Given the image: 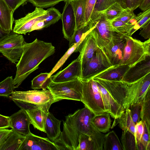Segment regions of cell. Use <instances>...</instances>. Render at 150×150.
<instances>
[{"instance_id":"cell-1","label":"cell","mask_w":150,"mask_h":150,"mask_svg":"<svg viewBox=\"0 0 150 150\" xmlns=\"http://www.w3.org/2000/svg\"><path fill=\"white\" fill-rule=\"evenodd\" d=\"M95 114L86 107L65 117L63 130L54 142L59 150H76L80 136L86 134L94 141L97 150H103L105 135L97 130L91 122Z\"/></svg>"},{"instance_id":"cell-2","label":"cell","mask_w":150,"mask_h":150,"mask_svg":"<svg viewBox=\"0 0 150 150\" xmlns=\"http://www.w3.org/2000/svg\"><path fill=\"white\" fill-rule=\"evenodd\" d=\"M92 79L104 87L125 110L132 104L141 102L150 89V73L132 83Z\"/></svg>"},{"instance_id":"cell-3","label":"cell","mask_w":150,"mask_h":150,"mask_svg":"<svg viewBox=\"0 0 150 150\" xmlns=\"http://www.w3.org/2000/svg\"><path fill=\"white\" fill-rule=\"evenodd\" d=\"M55 51V47L51 43L37 38L31 42H26L16 65V72L13 79L15 88H18L31 73L38 68L41 63Z\"/></svg>"},{"instance_id":"cell-4","label":"cell","mask_w":150,"mask_h":150,"mask_svg":"<svg viewBox=\"0 0 150 150\" xmlns=\"http://www.w3.org/2000/svg\"><path fill=\"white\" fill-rule=\"evenodd\" d=\"M126 43L122 60L119 65L129 68L150 57V39L144 42L125 36Z\"/></svg>"},{"instance_id":"cell-5","label":"cell","mask_w":150,"mask_h":150,"mask_svg":"<svg viewBox=\"0 0 150 150\" xmlns=\"http://www.w3.org/2000/svg\"><path fill=\"white\" fill-rule=\"evenodd\" d=\"M9 98L12 100L21 101L36 106L46 113L49 112L51 105L56 102L53 95L47 89L14 91Z\"/></svg>"},{"instance_id":"cell-6","label":"cell","mask_w":150,"mask_h":150,"mask_svg":"<svg viewBox=\"0 0 150 150\" xmlns=\"http://www.w3.org/2000/svg\"><path fill=\"white\" fill-rule=\"evenodd\" d=\"M47 89L53 95L56 102L63 99L81 101L82 85L79 78L60 83H54L52 81Z\"/></svg>"},{"instance_id":"cell-7","label":"cell","mask_w":150,"mask_h":150,"mask_svg":"<svg viewBox=\"0 0 150 150\" xmlns=\"http://www.w3.org/2000/svg\"><path fill=\"white\" fill-rule=\"evenodd\" d=\"M81 81L82 85L81 102L85 106L95 115L106 112L96 82L92 79Z\"/></svg>"},{"instance_id":"cell-8","label":"cell","mask_w":150,"mask_h":150,"mask_svg":"<svg viewBox=\"0 0 150 150\" xmlns=\"http://www.w3.org/2000/svg\"><path fill=\"white\" fill-rule=\"evenodd\" d=\"M26 42L23 36L11 32L0 40V52L12 63L18 62Z\"/></svg>"},{"instance_id":"cell-9","label":"cell","mask_w":150,"mask_h":150,"mask_svg":"<svg viewBox=\"0 0 150 150\" xmlns=\"http://www.w3.org/2000/svg\"><path fill=\"white\" fill-rule=\"evenodd\" d=\"M112 66L101 49L97 47L93 57L82 69L80 79L83 81L91 79Z\"/></svg>"},{"instance_id":"cell-10","label":"cell","mask_w":150,"mask_h":150,"mask_svg":"<svg viewBox=\"0 0 150 150\" xmlns=\"http://www.w3.org/2000/svg\"><path fill=\"white\" fill-rule=\"evenodd\" d=\"M95 20L96 25L91 31L97 47L101 49L109 42L115 32L113 31L110 21L103 15L98 14L91 20Z\"/></svg>"},{"instance_id":"cell-11","label":"cell","mask_w":150,"mask_h":150,"mask_svg":"<svg viewBox=\"0 0 150 150\" xmlns=\"http://www.w3.org/2000/svg\"><path fill=\"white\" fill-rule=\"evenodd\" d=\"M126 41L125 35L115 32L108 44L101 49L112 66L121 62Z\"/></svg>"},{"instance_id":"cell-12","label":"cell","mask_w":150,"mask_h":150,"mask_svg":"<svg viewBox=\"0 0 150 150\" xmlns=\"http://www.w3.org/2000/svg\"><path fill=\"white\" fill-rule=\"evenodd\" d=\"M47 13V10L36 7L33 12L28 13L23 17L14 20L15 24L13 31L24 35L31 32L33 26L38 21L44 20Z\"/></svg>"},{"instance_id":"cell-13","label":"cell","mask_w":150,"mask_h":150,"mask_svg":"<svg viewBox=\"0 0 150 150\" xmlns=\"http://www.w3.org/2000/svg\"><path fill=\"white\" fill-rule=\"evenodd\" d=\"M21 109L24 110L35 128L45 132L44 123L47 114L38 106L23 102L13 100Z\"/></svg>"},{"instance_id":"cell-14","label":"cell","mask_w":150,"mask_h":150,"mask_svg":"<svg viewBox=\"0 0 150 150\" xmlns=\"http://www.w3.org/2000/svg\"><path fill=\"white\" fill-rule=\"evenodd\" d=\"M19 150H59L47 138L36 135L31 132L25 136Z\"/></svg>"},{"instance_id":"cell-15","label":"cell","mask_w":150,"mask_h":150,"mask_svg":"<svg viewBox=\"0 0 150 150\" xmlns=\"http://www.w3.org/2000/svg\"><path fill=\"white\" fill-rule=\"evenodd\" d=\"M65 2L61 19L62 22L64 38L70 42L76 30V21L70 1L69 0Z\"/></svg>"},{"instance_id":"cell-16","label":"cell","mask_w":150,"mask_h":150,"mask_svg":"<svg viewBox=\"0 0 150 150\" xmlns=\"http://www.w3.org/2000/svg\"><path fill=\"white\" fill-rule=\"evenodd\" d=\"M91 30L84 38L74 52H79L78 57L81 62V70L93 57L98 47Z\"/></svg>"},{"instance_id":"cell-17","label":"cell","mask_w":150,"mask_h":150,"mask_svg":"<svg viewBox=\"0 0 150 150\" xmlns=\"http://www.w3.org/2000/svg\"><path fill=\"white\" fill-rule=\"evenodd\" d=\"M81 72V62L78 57L65 69L51 77L52 81L54 83L63 82L80 79Z\"/></svg>"},{"instance_id":"cell-18","label":"cell","mask_w":150,"mask_h":150,"mask_svg":"<svg viewBox=\"0 0 150 150\" xmlns=\"http://www.w3.org/2000/svg\"><path fill=\"white\" fill-rule=\"evenodd\" d=\"M10 127L16 132L26 136L31 132L30 126L31 123L25 111L21 109L9 117Z\"/></svg>"},{"instance_id":"cell-19","label":"cell","mask_w":150,"mask_h":150,"mask_svg":"<svg viewBox=\"0 0 150 150\" xmlns=\"http://www.w3.org/2000/svg\"><path fill=\"white\" fill-rule=\"evenodd\" d=\"M150 73V57L129 68L122 80L128 83L135 82Z\"/></svg>"},{"instance_id":"cell-20","label":"cell","mask_w":150,"mask_h":150,"mask_svg":"<svg viewBox=\"0 0 150 150\" xmlns=\"http://www.w3.org/2000/svg\"><path fill=\"white\" fill-rule=\"evenodd\" d=\"M129 68L127 65L112 66L96 74L91 79L98 78L112 81H121Z\"/></svg>"},{"instance_id":"cell-21","label":"cell","mask_w":150,"mask_h":150,"mask_svg":"<svg viewBox=\"0 0 150 150\" xmlns=\"http://www.w3.org/2000/svg\"><path fill=\"white\" fill-rule=\"evenodd\" d=\"M61 121L57 119L49 112L45 118L44 129L47 138L54 142L60 136L61 131L60 125Z\"/></svg>"},{"instance_id":"cell-22","label":"cell","mask_w":150,"mask_h":150,"mask_svg":"<svg viewBox=\"0 0 150 150\" xmlns=\"http://www.w3.org/2000/svg\"><path fill=\"white\" fill-rule=\"evenodd\" d=\"M14 11L3 0H0V26L8 34L12 30Z\"/></svg>"},{"instance_id":"cell-23","label":"cell","mask_w":150,"mask_h":150,"mask_svg":"<svg viewBox=\"0 0 150 150\" xmlns=\"http://www.w3.org/2000/svg\"><path fill=\"white\" fill-rule=\"evenodd\" d=\"M109 113L105 112L95 115L92 118L91 122L94 128L101 133H105L110 130L111 120Z\"/></svg>"},{"instance_id":"cell-24","label":"cell","mask_w":150,"mask_h":150,"mask_svg":"<svg viewBox=\"0 0 150 150\" xmlns=\"http://www.w3.org/2000/svg\"><path fill=\"white\" fill-rule=\"evenodd\" d=\"M25 137L12 130L0 146V150H19Z\"/></svg>"},{"instance_id":"cell-25","label":"cell","mask_w":150,"mask_h":150,"mask_svg":"<svg viewBox=\"0 0 150 150\" xmlns=\"http://www.w3.org/2000/svg\"><path fill=\"white\" fill-rule=\"evenodd\" d=\"M69 0L72 4L75 17L76 30L84 25L86 0Z\"/></svg>"},{"instance_id":"cell-26","label":"cell","mask_w":150,"mask_h":150,"mask_svg":"<svg viewBox=\"0 0 150 150\" xmlns=\"http://www.w3.org/2000/svg\"><path fill=\"white\" fill-rule=\"evenodd\" d=\"M150 89L142 100L141 112V119L144 123L150 134Z\"/></svg>"},{"instance_id":"cell-27","label":"cell","mask_w":150,"mask_h":150,"mask_svg":"<svg viewBox=\"0 0 150 150\" xmlns=\"http://www.w3.org/2000/svg\"><path fill=\"white\" fill-rule=\"evenodd\" d=\"M115 120L123 131L128 130L134 134L135 124L132 119L129 109H126L120 117Z\"/></svg>"},{"instance_id":"cell-28","label":"cell","mask_w":150,"mask_h":150,"mask_svg":"<svg viewBox=\"0 0 150 150\" xmlns=\"http://www.w3.org/2000/svg\"><path fill=\"white\" fill-rule=\"evenodd\" d=\"M103 149L104 150H123L118 136L113 131L105 135Z\"/></svg>"},{"instance_id":"cell-29","label":"cell","mask_w":150,"mask_h":150,"mask_svg":"<svg viewBox=\"0 0 150 150\" xmlns=\"http://www.w3.org/2000/svg\"><path fill=\"white\" fill-rule=\"evenodd\" d=\"M115 3L119 4L124 8H127L125 0H96L91 18Z\"/></svg>"},{"instance_id":"cell-30","label":"cell","mask_w":150,"mask_h":150,"mask_svg":"<svg viewBox=\"0 0 150 150\" xmlns=\"http://www.w3.org/2000/svg\"><path fill=\"white\" fill-rule=\"evenodd\" d=\"M49 75V73H42L34 77L31 81V88L34 90L47 89L52 81Z\"/></svg>"},{"instance_id":"cell-31","label":"cell","mask_w":150,"mask_h":150,"mask_svg":"<svg viewBox=\"0 0 150 150\" xmlns=\"http://www.w3.org/2000/svg\"><path fill=\"white\" fill-rule=\"evenodd\" d=\"M121 140L123 150H137L134 135L129 131L122 132Z\"/></svg>"},{"instance_id":"cell-32","label":"cell","mask_w":150,"mask_h":150,"mask_svg":"<svg viewBox=\"0 0 150 150\" xmlns=\"http://www.w3.org/2000/svg\"><path fill=\"white\" fill-rule=\"evenodd\" d=\"M113 31L119 34L129 36V34L133 28L132 24L125 23L119 20L111 21Z\"/></svg>"},{"instance_id":"cell-33","label":"cell","mask_w":150,"mask_h":150,"mask_svg":"<svg viewBox=\"0 0 150 150\" xmlns=\"http://www.w3.org/2000/svg\"><path fill=\"white\" fill-rule=\"evenodd\" d=\"M124 9V8L119 4L115 3L97 15L101 14L103 15L107 19L111 21L118 17Z\"/></svg>"},{"instance_id":"cell-34","label":"cell","mask_w":150,"mask_h":150,"mask_svg":"<svg viewBox=\"0 0 150 150\" xmlns=\"http://www.w3.org/2000/svg\"><path fill=\"white\" fill-rule=\"evenodd\" d=\"M15 88L13 76L8 77L0 82V96L9 97L12 94Z\"/></svg>"},{"instance_id":"cell-35","label":"cell","mask_w":150,"mask_h":150,"mask_svg":"<svg viewBox=\"0 0 150 150\" xmlns=\"http://www.w3.org/2000/svg\"><path fill=\"white\" fill-rule=\"evenodd\" d=\"M83 40V39L77 43L74 44L69 47L64 54L58 61L49 73V77L64 64L70 55L75 52L77 48Z\"/></svg>"},{"instance_id":"cell-36","label":"cell","mask_w":150,"mask_h":150,"mask_svg":"<svg viewBox=\"0 0 150 150\" xmlns=\"http://www.w3.org/2000/svg\"><path fill=\"white\" fill-rule=\"evenodd\" d=\"M47 11V14L44 20L45 28L49 27L58 22L61 19L62 16V14L59 10L54 7L50 8Z\"/></svg>"},{"instance_id":"cell-37","label":"cell","mask_w":150,"mask_h":150,"mask_svg":"<svg viewBox=\"0 0 150 150\" xmlns=\"http://www.w3.org/2000/svg\"><path fill=\"white\" fill-rule=\"evenodd\" d=\"M76 150H97V149L95 142L90 137L81 134L79 136Z\"/></svg>"},{"instance_id":"cell-38","label":"cell","mask_w":150,"mask_h":150,"mask_svg":"<svg viewBox=\"0 0 150 150\" xmlns=\"http://www.w3.org/2000/svg\"><path fill=\"white\" fill-rule=\"evenodd\" d=\"M142 102H138L131 105L129 108L132 119L135 125L141 120Z\"/></svg>"},{"instance_id":"cell-39","label":"cell","mask_w":150,"mask_h":150,"mask_svg":"<svg viewBox=\"0 0 150 150\" xmlns=\"http://www.w3.org/2000/svg\"><path fill=\"white\" fill-rule=\"evenodd\" d=\"M69 0H28L34 6L42 8H44L53 6L62 1H64Z\"/></svg>"},{"instance_id":"cell-40","label":"cell","mask_w":150,"mask_h":150,"mask_svg":"<svg viewBox=\"0 0 150 150\" xmlns=\"http://www.w3.org/2000/svg\"><path fill=\"white\" fill-rule=\"evenodd\" d=\"M131 8L127 7L124 8L120 15L115 20H119L125 23H128L136 16Z\"/></svg>"},{"instance_id":"cell-41","label":"cell","mask_w":150,"mask_h":150,"mask_svg":"<svg viewBox=\"0 0 150 150\" xmlns=\"http://www.w3.org/2000/svg\"><path fill=\"white\" fill-rule=\"evenodd\" d=\"M96 0H86L85 8L84 18V25L90 21Z\"/></svg>"},{"instance_id":"cell-42","label":"cell","mask_w":150,"mask_h":150,"mask_svg":"<svg viewBox=\"0 0 150 150\" xmlns=\"http://www.w3.org/2000/svg\"><path fill=\"white\" fill-rule=\"evenodd\" d=\"M144 129V124L142 120L135 125L134 136L137 144L140 143Z\"/></svg>"},{"instance_id":"cell-43","label":"cell","mask_w":150,"mask_h":150,"mask_svg":"<svg viewBox=\"0 0 150 150\" xmlns=\"http://www.w3.org/2000/svg\"><path fill=\"white\" fill-rule=\"evenodd\" d=\"M150 20V12L143 16L134 26L130 32L129 36H131L136 31L141 28L142 26Z\"/></svg>"},{"instance_id":"cell-44","label":"cell","mask_w":150,"mask_h":150,"mask_svg":"<svg viewBox=\"0 0 150 150\" xmlns=\"http://www.w3.org/2000/svg\"><path fill=\"white\" fill-rule=\"evenodd\" d=\"M150 134L148 133L147 128L144 124V131L141 137L140 142L144 146L146 150H150Z\"/></svg>"},{"instance_id":"cell-45","label":"cell","mask_w":150,"mask_h":150,"mask_svg":"<svg viewBox=\"0 0 150 150\" xmlns=\"http://www.w3.org/2000/svg\"><path fill=\"white\" fill-rule=\"evenodd\" d=\"M14 12L21 6H23L28 0H3Z\"/></svg>"},{"instance_id":"cell-46","label":"cell","mask_w":150,"mask_h":150,"mask_svg":"<svg viewBox=\"0 0 150 150\" xmlns=\"http://www.w3.org/2000/svg\"><path fill=\"white\" fill-rule=\"evenodd\" d=\"M141 28L142 29L140 31L139 35L145 39H150V20Z\"/></svg>"},{"instance_id":"cell-47","label":"cell","mask_w":150,"mask_h":150,"mask_svg":"<svg viewBox=\"0 0 150 150\" xmlns=\"http://www.w3.org/2000/svg\"><path fill=\"white\" fill-rule=\"evenodd\" d=\"M127 7L132 9L133 11L139 7L144 0H125Z\"/></svg>"},{"instance_id":"cell-48","label":"cell","mask_w":150,"mask_h":150,"mask_svg":"<svg viewBox=\"0 0 150 150\" xmlns=\"http://www.w3.org/2000/svg\"><path fill=\"white\" fill-rule=\"evenodd\" d=\"M10 127L9 117L0 114V129Z\"/></svg>"},{"instance_id":"cell-49","label":"cell","mask_w":150,"mask_h":150,"mask_svg":"<svg viewBox=\"0 0 150 150\" xmlns=\"http://www.w3.org/2000/svg\"><path fill=\"white\" fill-rule=\"evenodd\" d=\"M12 129H0V146L5 140Z\"/></svg>"},{"instance_id":"cell-50","label":"cell","mask_w":150,"mask_h":150,"mask_svg":"<svg viewBox=\"0 0 150 150\" xmlns=\"http://www.w3.org/2000/svg\"><path fill=\"white\" fill-rule=\"evenodd\" d=\"M45 28V25L44 20H40L37 21L33 26L31 31L38 30Z\"/></svg>"},{"instance_id":"cell-51","label":"cell","mask_w":150,"mask_h":150,"mask_svg":"<svg viewBox=\"0 0 150 150\" xmlns=\"http://www.w3.org/2000/svg\"><path fill=\"white\" fill-rule=\"evenodd\" d=\"M139 7L143 11H145L150 9V0H144Z\"/></svg>"},{"instance_id":"cell-52","label":"cell","mask_w":150,"mask_h":150,"mask_svg":"<svg viewBox=\"0 0 150 150\" xmlns=\"http://www.w3.org/2000/svg\"><path fill=\"white\" fill-rule=\"evenodd\" d=\"M8 34L3 30L0 26V40L3 38Z\"/></svg>"},{"instance_id":"cell-53","label":"cell","mask_w":150,"mask_h":150,"mask_svg":"<svg viewBox=\"0 0 150 150\" xmlns=\"http://www.w3.org/2000/svg\"><path fill=\"white\" fill-rule=\"evenodd\" d=\"M137 150H146V149L143 145L140 142L137 144Z\"/></svg>"}]
</instances>
